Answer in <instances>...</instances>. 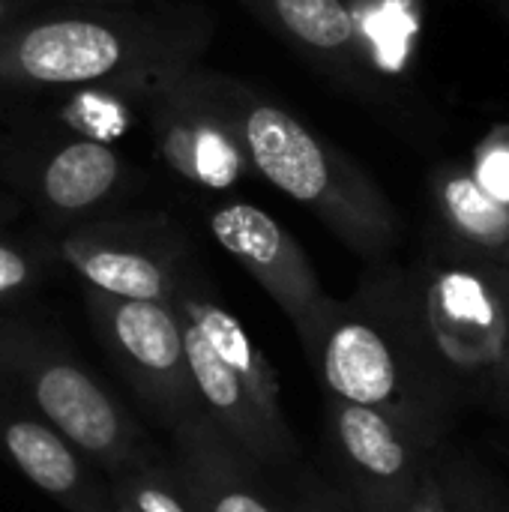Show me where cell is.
Listing matches in <instances>:
<instances>
[{
    "label": "cell",
    "instance_id": "cell-1",
    "mask_svg": "<svg viewBox=\"0 0 509 512\" xmlns=\"http://www.w3.org/2000/svg\"><path fill=\"white\" fill-rule=\"evenodd\" d=\"M210 36L198 12H60L0 30V90L114 87L144 96L195 66Z\"/></svg>",
    "mask_w": 509,
    "mask_h": 512
},
{
    "label": "cell",
    "instance_id": "cell-2",
    "mask_svg": "<svg viewBox=\"0 0 509 512\" xmlns=\"http://www.w3.org/2000/svg\"><path fill=\"white\" fill-rule=\"evenodd\" d=\"M306 360L324 396L375 408L441 441L447 378L429 360L408 300V273L375 264L348 300L330 303Z\"/></svg>",
    "mask_w": 509,
    "mask_h": 512
},
{
    "label": "cell",
    "instance_id": "cell-3",
    "mask_svg": "<svg viewBox=\"0 0 509 512\" xmlns=\"http://www.w3.org/2000/svg\"><path fill=\"white\" fill-rule=\"evenodd\" d=\"M168 306L180 324L198 408L267 477L291 480L300 447L279 402L276 372L198 261L186 267Z\"/></svg>",
    "mask_w": 509,
    "mask_h": 512
},
{
    "label": "cell",
    "instance_id": "cell-4",
    "mask_svg": "<svg viewBox=\"0 0 509 512\" xmlns=\"http://www.w3.org/2000/svg\"><path fill=\"white\" fill-rule=\"evenodd\" d=\"M237 108L252 171L315 213L354 255L369 264L387 261L402 237V216L375 177L297 114L240 81Z\"/></svg>",
    "mask_w": 509,
    "mask_h": 512
},
{
    "label": "cell",
    "instance_id": "cell-5",
    "mask_svg": "<svg viewBox=\"0 0 509 512\" xmlns=\"http://www.w3.org/2000/svg\"><path fill=\"white\" fill-rule=\"evenodd\" d=\"M0 387L45 417L102 474L150 444L138 417L48 324L0 309Z\"/></svg>",
    "mask_w": 509,
    "mask_h": 512
},
{
    "label": "cell",
    "instance_id": "cell-6",
    "mask_svg": "<svg viewBox=\"0 0 509 512\" xmlns=\"http://www.w3.org/2000/svg\"><path fill=\"white\" fill-rule=\"evenodd\" d=\"M417 336L447 381L495 378L509 348V270L447 249L408 273Z\"/></svg>",
    "mask_w": 509,
    "mask_h": 512
},
{
    "label": "cell",
    "instance_id": "cell-7",
    "mask_svg": "<svg viewBox=\"0 0 509 512\" xmlns=\"http://www.w3.org/2000/svg\"><path fill=\"white\" fill-rule=\"evenodd\" d=\"M147 114L156 153L180 180L219 192L252 171L234 78L189 66L147 93Z\"/></svg>",
    "mask_w": 509,
    "mask_h": 512
},
{
    "label": "cell",
    "instance_id": "cell-8",
    "mask_svg": "<svg viewBox=\"0 0 509 512\" xmlns=\"http://www.w3.org/2000/svg\"><path fill=\"white\" fill-rule=\"evenodd\" d=\"M84 306L105 357L153 426L171 432L183 417L201 411L180 324L168 303L108 297L84 285Z\"/></svg>",
    "mask_w": 509,
    "mask_h": 512
},
{
    "label": "cell",
    "instance_id": "cell-9",
    "mask_svg": "<svg viewBox=\"0 0 509 512\" xmlns=\"http://www.w3.org/2000/svg\"><path fill=\"white\" fill-rule=\"evenodd\" d=\"M54 252L93 291L123 300L168 303L195 261L186 234L165 213L96 216L66 228Z\"/></svg>",
    "mask_w": 509,
    "mask_h": 512
},
{
    "label": "cell",
    "instance_id": "cell-10",
    "mask_svg": "<svg viewBox=\"0 0 509 512\" xmlns=\"http://www.w3.org/2000/svg\"><path fill=\"white\" fill-rule=\"evenodd\" d=\"M327 453L354 512H408L438 441L363 405L324 396Z\"/></svg>",
    "mask_w": 509,
    "mask_h": 512
},
{
    "label": "cell",
    "instance_id": "cell-11",
    "mask_svg": "<svg viewBox=\"0 0 509 512\" xmlns=\"http://www.w3.org/2000/svg\"><path fill=\"white\" fill-rule=\"evenodd\" d=\"M207 225L216 243L285 312L306 351L333 297L324 291L318 270L309 261L306 249L297 243V237L267 210L249 201H228L213 207Z\"/></svg>",
    "mask_w": 509,
    "mask_h": 512
},
{
    "label": "cell",
    "instance_id": "cell-12",
    "mask_svg": "<svg viewBox=\"0 0 509 512\" xmlns=\"http://www.w3.org/2000/svg\"><path fill=\"white\" fill-rule=\"evenodd\" d=\"M3 177L63 228L96 219L126 186V162L102 138L72 135L12 150L0 159Z\"/></svg>",
    "mask_w": 509,
    "mask_h": 512
},
{
    "label": "cell",
    "instance_id": "cell-13",
    "mask_svg": "<svg viewBox=\"0 0 509 512\" xmlns=\"http://www.w3.org/2000/svg\"><path fill=\"white\" fill-rule=\"evenodd\" d=\"M0 459L18 468L36 489L66 512H108L111 489L78 447L45 417L0 387Z\"/></svg>",
    "mask_w": 509,
    "mask_h": 512
},
{
    "label": "cell",
    "instance_id": "cell-14",
    "mask_svg": "<svg viewBox=\"0 0 509 512\" xmlns=\"http://www.w3.org/2000/svg\"><path fill=\"white\" fill-rule=\"evenodd\" d=\"M168 441L198 512H288L270 477L204 411L183 417Z\"/></svg>",
    "mask_w": 509,
    "mask_h": 512
},
{
    "label": "cell",
    "instance_id": "cell-15",
    "mask_svg": "<svg viewBox=\"0 0 509 512\" xmlns=\"http://www.w3.org/2000/svg\"><path fill=\"white\" fill-rule=\"evenodd\" d=\"M318 66L357 78L369 63V42L348 0H243Z\"/></svg>",
    "mask_w": 509,
    "mask_h": 512
},
{
    "label": "cell",
    "instance_id": "cell-16",
    "mask_svg": "<svg viewBox=\"0 0 509 512\" xmlns=\"http://www.w3.org/2000/svg\"><path fill=\"white\" fill-rule=\"evenodd\" d=\"M432 204L453 249L504 264L509 252V210L477 186L468 162H441L429 180Z\"/></svg>",
    "mask_w": 509,
    "mask_h": 512
},
{
    "label": "cell",
    "instance_id": "cell-17",
    "mask_svg": "<svg viewBox=\"0 0 509 512\" xmlns=\"http://www.w3.org/2000/svg\"><path fill=\"white\" fill-rule=\"evenodd\" d=\"M111 495L135 512H198L174 456L159 447H141L126 465L105 474Z\"/></svg>",
    "mask_w": 509,
    "mask_h": 512
},
{
    "label": "cell",
    "instance_id": "cell-18",
    "mask_svg": "<svg viewBox=\"0 0 509 512\" xmlns=\"http://www.w3.org/2000/svg\"><path fill=\"white\" fill-rule=\"evenodd\" d=\"M51 255L54 249L39 240L0 234V309L18 303L39 288V282L51 270Z\"/></svg>",
    "mask_w": 509,
    "mask_h": 512
},
{
    "label": "cell",
    "instance_id": "cell-19",
    "mask_svg": "<svg viewBox=\"0 0 509 512\" xmlns=\"http://www.w3.org/2000/svg\"><path fill=\"white\" fill-rule=\"evenodd\" d=\"M468 171L483 192L509 210V120L495 123L471 150Z\"/></svg>",
    "mask_w": 509,
    "mask_h": 512
},
{
    "label": "cell",
    "instance_id": "cell-20",
    "mask_svg": "<svg viewBox=\"0 0 509 512\" xmlns=\"http://www.w3.org/2000/svg\"><path fill=\"white\" fill-rule=\"evenodd\" d=\"M294 489L285 498V510L288 512H354L351 504L345 501V495L333 486H327L321 477L312 474H294Z\"/></svg>",
    "mask_w": 509,
    "mask_h": 512
},
{
    "label": "cell",
    "instance_id": "cell-21",
    "mask_svg": "<svg viewBox=\"0 0 509 512\" xmlns=\"http://www.w3.org/2000/svg\"><path fill=\"white\" fill-rule=\"evenodd\" d=\"M408 512H447V504H444V483H441V471L438 465H432L411 501Z\"/></svg>",
    "mask_w": 509,
    "mask_h": 512
},
{
    "label": "cell",
    "instance_id": "cell-22",
    "mask_svg": "<svg viewBox=\"0 0 509 512\" xmlns=\"http://www.w3.org/2000/svg\"><path fill=\"white\" fill-rule=\"evenodd\" d=\"M441 483H444V504H447V512H498L489 501H483L477 492L459 489L456 483H447L444 477H441Z\"/></svg>",
    "mask_w": 509,
    "mask_h": 512
},
{
    "label": "cell",
    "instance_id": "cell-23",
    "mask_svg": "<svg viewBox=\"0 0 509 512\" xmlns=\"http://www.w3.org/2000/svg\"><path fill=\"white\" fill-rule=\"evenodd\" d=\"M24 0H0V30L12 21H18V12H21Z\"/></svg>",
    "mask_w": 509,
    "mask_h": 512
},
{
    "label": "cell",
    "instance_id": "cell-24",
    "mask_svg": "<svg viewBox=\"0 0 509 512\" xmlns=\"http://www.w3.org/2000/svg\"><path fill=\"white\" fill-rule=\"evenodd\" d=\"M495 387L501 390V393H507V399H509V348H507V354H504V360L498 363V369H495Z\"/></svg>",
    "mask_w": 509,
    "mask_h": 512
},
{
    "label": "cell",
    "instance_id": "cell-25",
    "mask_svg": "<svg viewBox=\"0 0 509 512\" xmlns=\"http://www.w3.org/2000/svg\"><path fill=\"white\" fill-rule=\"evenodd\" d=\"M15 216H18V204H15L12 198L0 195V234H3V228H6Z\"/></svg>",
    "mask_w": 509,
    "mask_h": 512
},
{
    "label": "cell",
    "instance_id": "cell-26",
    "mask_svg": "<svg viewBox=\"0 0 509 512\" xmlns=\"http://www.w3.org/2000/svg\"><path fill=\"white\" fill-rule=\"evenodd\" d=\"M495 6H498V12L504 15V21L509 24V0H495Z\"/></svg>",
    "mask_w": 509,
    "mask_h": 512
},
{
    "label": "cell",
    "instance_id": "cell-27",
    "mask_svg": "<svg viewBox=\"0 0 509 512\" xmlns=\"http://www.w3.org/2000/svg\"><path fill=\"white\" fill-rule=\"evenodd\" d=\"M111 498H114V495H111ZM108 512H135V510H129L126 504H120V501L114 498V501H111V507H108Z\"/></svg>",
    "mask_w": 509,
    "mask_h": 512
},
{
    "label": "cell",
    "instance_id": "cell-28",
    "mask_svg": "<svg viewBox=\"0 0 509 512\" xmlns=\"http://www.w3.org/2000/svg\"><path fill=\"white\" fill-rule=\"evenodd\" d=\"M90 3H132V0H90Z\"/></svg>",
    "mask_w": 509,
    "mask_h": 512
},
{
    "label": "cell",
    "instance_id": "cell-29",
    "mask_svg": "<svg viewBox=\"0 0 509 512\" xmlns=\"http://www.w3.org/2000/svg\"><path fill=\"white\" fill-rule=\"evenodd\" d=\"M504 267H507V270H509V252H507V258H504Z\"/></svg>",
    "mask_w": 509,
    "mask_h": 512
}]
</instances>
